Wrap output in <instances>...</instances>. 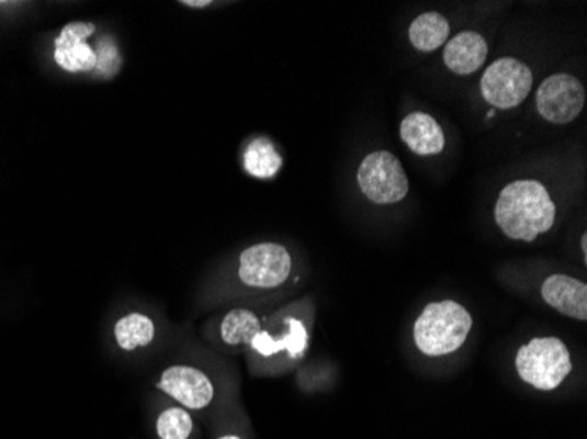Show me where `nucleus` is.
<instances>
[{"mask_svg": "<svg viewBox=\"0 0 587 439\" xmlns=\"http://www.w3.org/2000/svg\"><path fill=\"white\" fill-rule=\"evenodd\" d=\"M312 329L314 304L308 299L270 313L245 353L250 373L253 376L287 374L308 353Z\"/></svg>", "mask_w": 587, "mask_h": 439, "instance_id": "nucleus-1", "label": "nucleus"}, {"mask_svg": "<svg viewBox=\"0 0 587 439\" xmlns=\"http://www.w3.org/2000/svg\"><path fill=\"white\" fill-rule=\"evenodd\" d=\"M54 58L69 75L93 76L108 81L124 67V55L115 35L99 31L93 22H71L58 32Z\"/></svg>", "mask_w": 587, "mask_h": 439, "instance_id": "nucleus-2", "label": "nucleus"}, {"mask_svg": "<svg viewBox=\"0 0 587 439\" xmlns=\"http://www.w3.org/2000/svg\"><path fill=\"white\" fill-rule=\"evenodd\" d=\"M496 225L513 241L533 243L556 222V204L537 180H516L499 192Z\"/></svg>", "mask_w": 587, "mask_h": 439, "instance_id": "nucleus-3", "label": "nucleus"}, {"mask_svg": "<svg viewBox=\"0 0 587 439\" xmlns=\"http://www.w3.org/2000/svg\"><path fill=\"white\" fill-rule=\"evenodd\" d=\"M296 260L282 243H256L239 251L236 260V289L245 294H273L294 280Z\"/></svg>", "mask_w": 587, "mask_h": 439, "instance_id": "nucleus-4", "label": "nucleus"}, {"mask_svg": "<svg viewBox=\"0 0 587 439\" xmlns=\"http://www.w3.org/2000/svg\"><path fill=\"white\" fill-rule=\"evenodd\" d=\"M473 327L469 309L458 301H434L417 316L414 341L428 357L451 356L463 347Z\"/></svg>", "mask_w": 587, "mask_h": 439, "instance_id": "nucleus-5", "label": "nucleus"}, {"mask_svg": "<svg viewBox=\"0 0 587 439\" xmlns=\"http://www.w3.org/2000/svg\"><path fill=\"white\" fill-rule=\"evenodd\" d=\"M517 374L537 391H556L572 373V356L560 338H534L517 350Z\"/></svg>", "mask_w": 587, "mask_h": 439, "instance_id": "nucleus-6", "label": "nucleus"}, {"mask_svg": "<svg viewBox=\"0 0 587 439\" xmlns=\"http://www.w3.org/2000/svg\"><path fill=\"white\" fill-rule=\"evenodd\" d=\"M155 389L190 413L206 412L217 401V385L212 376L204 369L185 362L163 368Z\"/></svg>", "mask_w": 587, "mask_h": 439, "instance_id": "nucleus-7", "label": "nucleus"}, {"mask_svg": "<svg viewBox=\"0 0 587 439\" xmlns=\"http://www.w3.org/2000/svg\"><path fill=\"white\" fill-rule=\"evenodd\" d=\"M361 192L375 204H396L407 198L410 183L396 155L379 149L366 155L359 166Z\"/></svg>", "mask_w": 587, "mask_h": 439, "instance_id": "nucleus-8", "label": "nucleus"}, {"mask_svg": "<svg viewBox=\"0 0 587 439\" xmlns=\"http://www.w3.org/2000/svg\"><path fill=\"white\" fill-rule=\"evenodd\" d=\"M533 88V72L517 58H498L481 79L482 97L496 110H513Z\"/></svg>", "mask_w": 587, "mask_h": 439, "instance_id": "nucleus-9", "label": "nucleus"}, {"mask_svg": "<svg viewBox=\"0 0 587 439\" xmlns=\"http://www.w3.org/2000/svg\"><path fill=\"white\" fill-rule=\"evenodd\" d=\"M268 315L257 307H230L204 327V338L226 353H247Z\"/></svg>", "mask_w": 587, "mask_h": 439, "instance_id": "nucleus-10", "label": "nucleus"}, {"mask_svg": "<svg viewBox=\"0 0 587 439\" xmlns=\"http://www.w3.org/2000/svg\"><path fill=\"white\" fill-rule=\"evenodd\" d=\"M586 104V88L572 75H552L537 90L540 116L556 125L574 122Z\"/></svg>", "mask_w": 587, "mask_h": 439, "instance_id": "nucleus-11", "label": "nucleus"}, {"mask_svg": "<svg viewBox=\"0 0 587 439\" xmlns=\"http://www.w3.org/2000/svg\"><path fill=\"white\" fill-rule=\"evenodd\" d=\"M159 338L157 318L143 309H128L111 325V339L122 353H137L154 347Z\"/></svg>", "mask_w": 587, "mask_h": 439, "instance_id": "nucleus-12", "label": "nucleus"}, {"mask_svg": "<svg viewBox=\"0 0 587 439\" xmlns=\"http://www.w3.org/2000/svg\"><path fill=\"white\" fill-rule=\"evenodd\" d=\"M542 297L561 315L587 320V285L583 280L556 272L542 283Z\"/></svg>", "mask_w": 587, "mask_h": 439, "instance_id": "nucleus-13", "label": "nucleus"}, {"mask_svg": "<svg viewBox=\"0 0 587 439\" xmlns=\"http://www.w3.org/2000/svg\"><path fill=\"white\" fill-rule=\"evenodd\" d=\"M487 53H489V46L484 35L478 32L464 31L447 43L443 49V61H445L447 69L454 75L470 76L484 66Z\"/></svg>", "mask_w": 587, "mask_h": 439, "instance_id": "nucleus-14", "label": "nucleus"}, {"mask_svg": "<svg viewBox=\"0 0 587 439\" xmlns=\"http://www.w3.org/2000/svg\"><path fill=\"white\" fill-rule=\"evenodd\" d=\"M399 136L403 143L420 157L442 154L445 148V134H443L440 123L429 116V114L410 113L407 119H403L399 125Z\"/></svg>", "mask_w": 587, "mask_h": 439, "instance_id": "nucleus-15", "label": "nucleus"}, {"mask_svg": "<svg viewBox=\"0 0 587 439\" xmlns=\"http://www.w3.org/2000/svg\"><path fill=\"white\" fill-rule=\"evenodd\" d=\"M451 35V25L443 14L422 13L411 22L408 29V40L417 52L431 53L442 48Z\"/></svg>", "mask_w": 587, "mask_h": 439, "instance_id": "nucleus-16", "label": "nucleus"}, {"mask_svg": "<svg viewBox=\"0 0 587 439\" xmlns=\"http://www.w3.org/2000/svg\"><path fill=\"white\" fill-rule=\"evenodd\" d=\"M244 167L248 175L259 180H270L279 175L283 158L273 140L268 137H253L244 149Z\"/></svg>", "mask_w": 587, "mask_h": 439, "instance_id": "nucleus-17", "label": "nucleus"}, {"mask_svg": "<svg viewBox=\"0 0 587 439\" xmlns=\"http://www.w3.org/2000/svg\"><path fill=\"white\" fill-rule=\"evenodd\" d=\"M195 432V420L189 409L180 404H166L155 418L157 439H192Z\"/></svg>", "mask_w": 587, "mask_h": 439, "instance_id": "nucleus-18", "label": "nucleus"}, {"mask_svg": "<svg viewBox=\"0 0 587 439\" xmlns=\"http://www.w3.org/2000/svg\"><path fill=\"white\" fill-rule=\"evenodd\" d=\"M180 4L190 9H204L213 5V2H210V0H185V2H180Z\"/></svg>", "mask_w": 587, "mask_h": 439, "instance_id": "nucleus-19", "label": "nucleus"}, {"mask_svg": "<svg viewBox=\"0 0 587 439\" xmlns=\"http://www.w3.org/2000/svg\"><path fill=\"white\" fill-rule=\"evenodd\" d=\"M217 439H245L244 436L236 435V432H226V435L218 436Z\"/></svg>", "mask_w": 587, "mask_h": 439, "instance_id": "nucleus-20", "label": "nucleus"}, {"mask_svg": "<svg viewBox=\"0 0 587 439\" xmlns=\"http://www.w3.org/2000/svg\"><path fill=\"white\" fill-rule=\"evenodd\" d=\"M586 241H587V236H586V234H584V236H583V251H584V257H587V254H586V250H587Z\"/></svg>", "mask_w": 587, "mask_h": 439, "instance_id": "nucleus-21", "label": "nucleus"}]
</instances>
